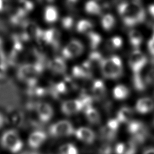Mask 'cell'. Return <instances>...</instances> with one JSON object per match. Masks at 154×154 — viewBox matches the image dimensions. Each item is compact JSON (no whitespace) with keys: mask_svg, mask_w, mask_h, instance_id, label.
Masks as SVG:
<instances>
[{"mask_svg":"<svg viewBox=\"0 0 154 154\" xmlns=\"http://www.w3.org/2000/svg\"><path fill=\"white\" fill-rule=\"evenodd\" d=\"M82 110H84V105L80 99L67 100L61 105V111L66 116L75 114Z\"/></svg>","mask_w":154,"mask_h":154,"instance_id":"obj_11","label":"cell"},{"mask_svg":"<svg viewBox=\"0 0 154 154\" xmlns=\"http://www.w3.org/2000/svg\"><path fill=\"white\" fill-rule=\"evenodd\" d=\"M85 10L88 14L92 15H99L102 13V7L97 1H90L85 3Z\"/></svg>","mask_w":154,"mask_h":154,"instance_id":"obj_21","label":"cell"},{"mask_svg":"<svg viewBox=\"0 0 154 154\" xmlns=\"http://www.w3.org/2000/svg\"><path fill=\"white\" fill-rule=\"evenodd\" d=\"M87 37L88 40L89 45L93 49H96L102 42L101 36L97 32L90 31L87 34Z\"/></svg>","mask_w":154,"mask_h":154,"instance_id":"obj_27","label":"cell"},{"mask_svg":"<svg viewBox=\"0 0 154 154\" xmlns=\"http://www.w3.org/2000/svg\"><path fill=\"white\" fill-rule=\"evenodd\" d=\"M127 130L131 135V140L136 145L143 144L148 136V129L141 121L132 120L128 123Z\"/></svg>","mask_w":154,"mask_h":154,"instance_id":"obj_4","label":"cell"},{"mask_svg":"<svg viewBox=\"0 0 154 154\" xmlns=\"http://www.w3.org/2000/svg\"><path fill=\"white\" fill-rule=\"evenodd\" d=\"M49 134L55 137L72 135L75 133L72 123L66 120H61L52 124L49 128Z\"/></svg>","mask_w":154,"mask_h":154,"instance_id":"obj_5","label":"cell"},{"mask_svg":"<svg viewBox=\"0 0 154 154\" xmlns=\"http://www.w3.org/2000/svg\"><path fill=\"white\" fill-rule=\"evenodd\" d=\"M44 70L42 62H30L20 64L17 70V78L27 84L37 79Z\"/></svg>","mask_w":154,"mask_h":154,"instance_id":"obj_2","label":"cell"},{"mask_svg":"<svg viewBox=\"0 0 154 154\" xmlns=\"http://www.w3.org/2000/svg\"><path fill=\"white\" fill-rule=\"evenodd\" d=\"M7 68V63L6 60L0 61V79H2L6 76Z\"/></svg>","mask_w":154,"mask_h":154,"instance_id":"obj_38","label":"cell"},{"mask_svg":"<svg viewBox=\"0 0 154 154\" xmlns=\"http://www.w3.org/2000/svg\"><path fill=\"white\" fill-rule=\"evenodd\" d=\"M6 122V119L3 114L0 112V129L2 128Z\"/></svg>","mask_w":154,"mask_h":154,"instance_id":"obj_43","label":"cell"},{"mask_svg":"<svg viewBox=\"0 0 154 154\" xmlns=\"http://www.w3.org/2000/svg\"><path fill=\"white\" fill-rule=\"evenodd\" d=\"M137 145L130 140L128 143H125V150L124 154H135L137 152Z\"/></svg>","mask_w":154,"mask_h":154,"instance_id":"obj_36","label":"cell"},{"mask_svg":"<svg viewBox=\"0 0 154 154\" xmlns=\"http://www.w3.org/2000/svg\"><path fill=\"white\" fill-rule=\"evenodd\" d=\"M100 70L103 76L106 78L112 79V73L109 58H103L100 65Z\"/></svg>","mask_w":154,"mask_h":154,"instance_id":"obj_28","label":"cell"},{"mask_svg":"<svg viewBox=\"0 0 154 154\" xmlns=\"http://www.w3.org/2000/svg\"><path fill=\"white\" fill-rule=\"evenodd\" d=\"M147 62L146 55L139 50L134 51L129 58V65L134 74L141 72Z\"/></svg>","mask_w":154,"mask_h":154,"instance_id":"obj_8","label":"cell"},{"mask_svg":"<svg viewBox=\"0 0 154 154\" xmlns=\"http://www.w3.org/2000/svg\"><path fill=\"white\" fill-rule=\"evenodd\" d=\"M47 138V134L42 131H34L30 134L28 138V144L30 147L35 149L40 147Z\"/></svg>","mask_w":154,"mask_h":154,"instance_id":"obj_13","label":"cell"},{"mask_svg":"<svg viewBox=\"0 0 154 154\" xmlns=\"http://www.w3.org/2000/svg\"><path fill=\"white\" fill-rule=\"evenodd\" d=\"M83 51L84 46L82 43L76 39H72L63 48L62 57L64 60L75 58L79 56Z\"/></svg>","mask_w":154,"mask_h":154,"instance_id":"obj_7","label":"cell"},{"mask_svg":"<svg viewBox=\"0 0 154 154\" xmlns=\"http://www.w3.org/2000/svg\"><path fill=\"white\" fill-rule=\"evenodd\" d=\"M115 22L114 17L109 13L103 15L101 19L102 26L106 31L111 30L114 27Z\"/></svg>","mask_w":154,"mask_h":154,"instance_id":"obj_30","label":"cell"},{"mask_svg":"<svg viewBox=\"0 0 154 154\" xmlns=\"http://www.w3.org/2000/svg\"><path fill=\"white\" fill-rule=\"evenodd\" d=\"M72 77L76 79H88L81 66H75L72 68Z\"/></svg>","mask_w":154,"mask_h":154,"instance_id":"obj_33","label":"cell"},{"mask_svg":"<svg viewBox=\"0 0 154 154\" xmlns=\"http://www.w3.org/2000/svg\"><path fill=\"white\" fill-rule=\"evenodd\" d=\"M93 23L91 21L87 19L80 20L76 25V31L80 33H88L91 31Z\"/></svg>","mask_w":154,"mask_h":154,"instance_id":"obj_29","label":"cell"},{"mask_svg":"<svg viewBox=\"0 0 154 154\" xmlns=\"http://www.w3.org/2000/svg\"><path fill=\"white\" fill-rule=\"evenodd\" d=\"M60 154H78L76 147L72 143H67L62 145L59 149Z\"/></svg>","mask_w":154,"mask_h":154,"instance_id":"obj_32","label":"cell"},{"mask_svg":"<svg viewBox=\"0 0 154 154\" xmlns=\"http://www.w3.org/2000/svg\"><path fill=\"white\" fill-rule=\"evenodd\" d=\"M48 69L57 75L64 74L67 70V65L64 59L61 57H55L48 63Z\"/></svg>","mask_w":154,"mask_h":154,"instance_id":"obj_12","label":"cell"},{"mask_svg":"<svg viewBox=\"0 0 154 154\" xmlns=\"http://www.w3.org/2000/svg\"><path fill=\"white\" fill-rule=\"evenodd\" d=\"M120 124V123L116 118L111 119L107 122V123L106 124V126L107 128H108L112 131L117 133V131L119 129Z\"/></svg>","mask_w":154,"mask_h":154,"instance_id":"obj_35","label":"cell"},{"mask_svg":"<svg viewBox=\"0 0 154 154\" xmlns=\"http://www.w3.org/2000/svg\"><path fill=\"white\" fill-rule=\"evenodd\" d=\"M3 60H6V57L4 51V42L0 37V61Z\"/></svg>","mask_w":154,"mask_h":154,"instance_id":"obj_41","label":"cell"},{"mask_svg":"<svg viewBox=\"0 0 154 154\" xmlns=\"http://www.w3.org/2000/svg\"><path fill=\"white\" fill-rule=\"evenodd\" d=\"M35 111L38 120L46 123L49 122L54 116V109L48 102H38L35 105Z\"/></svg>","mask_w":154,"mask_h":154,"instance_id":"obj_10","label":"cell"},{"mask_svg":"<svg viewBox=\"0 0 154 154\" xmlns=\"http://www.w3.org/2000/svg\"><path fill=\"white\" fill-rule=\"evenodd\" d=\"M148 10H149V13L150 14V16L153 18H154V4H152L149 5Z\"/></svg>","mask_w":154,"mask_h":154,"instance_id":"obj_44","label":"cell"},{"mask_svg":"<svg viewBox=\"0 0 154 154\" xmlns=\"http://www.w3.org/2000/svg\"><path fill=\"white\" fill-rule=\"evenodd\" d=\"M22 27L23 32L20 37L23 40L26 42L32 39L40 40L43 30L35 22L26 20Z\"/></svg>","mask_w":154,"mask_h":154,"instance_id":"obj_6","label":"cell"},{"mask_svg":"<svg viewBox=\"0 0 154 154\" xmlns=\"http://www.w3.org/2000/svg\"><path fill=\"white\" fill-rule=\"evenodd\" d=\"M136 110L142 114L147 113L154 109V101L149 97L139 99L135 105Z\"/></svg>","mask_w":154,"mask_h":154,"instance_id":"obj_16","label":"cell"},{"mask_svg":"<svg viewBox=\"0 0 154 154\" xmlns=\"http://www.w3.org/2000/svg\"><path fill=\"white\" fill-rule=\"evenodd\" d=\"M153 125H154V120H153Z\"/></svg>","mask_w":154,"mask_h":154,"instance_id":"obj_46","label":"cell"},{"mask_svg":"<svg viewBox=\"0 0 154 154\" xmlns=\"http://www.w3.org/2000/svg\"><path fill=\"white\" fill-rule=\"evenodd\" d=\"M143 154H154V148L153 147H150L148 149H146Z\"/></svg>","mask_w":154,"mask_h":154,"instance_id":"obj_45","label":"cell"},{"mask_svg":"<svg viewBox=\"0 0 154 154\" xmlns=\"http://www.w3.org/2000/svg\"><path fill=\"white\" fill-rule=\"evenodd\" d=\"M147 48L149 51V53L154 57V28H153V32L152 36L149 39L147 43Z\"/></svg>","mask_w":154,"mask_h":154,"instance_id":"obj_40","label":"cell"},{"mask_svg":"<svg viewBox=\"0 0 154 154\" xmlns=\"http://www.w3.org/2000/svg\"><path fill=\"white\" fill-rule=\"evenodd\" d=\"M129 40L131 45L135 48H137L142 43L143 37L140 32L132 29L129 32Z\"/></svg>","mask_w":154,"mask_h":154,"instance_id":"obj_23","label":"cell"},{"mask_svg":"<svg viewBox=\"0 0 154 154\" xmlns=\"http://www.w3.org/2000/svg\"><path fill=\"white\" fill-rule=\"evenodd\" d=\"M9 7L8 2L7 1L0 0V13L5 11Z\"/></svg>","mask_w":154,"mask_h":154,"instance_id":"obj_42","label":"cell"},{"mask_svg":"<svg viewBox=\"0 0 154 154\" xmlns=\"http://www.w3.org/2000/svg\"><path fill=\"white\" fill-rule=\"evenodd\" d=\"M123 44L122 38L119 36L110 38L106 42L107 48L109 50H116L120 48Z\"/></svg>","mask_w":154,"mask_h":154,"instance_id":"obj_31","label":"cell"},{"mask_svg":"<svg viewBox=\"0 0 154 154\" xmlns=\"http://www.w3.org/2000/svg\"><path fill=\"white\" fill-rule=\"evenodd\" d=\"M147 85H154V67L151 68L145 76Z\"/></svg>","mask_w":154,"mask_h":154,"instance_id":"obj_37","label":"cell"},{"mask_svg":"<svg viewBox=\"0 0 154 154\" xmlns=\"http://www.w3.org/2000/svg\"><path fill=\"white\" fill-rule=\"evenodd\" d=\"M133 84L134 88L138 91H142L145 89L147 84L146 82L145 77L142 76L141 72L134 74Z\"/></svg>","mask_w":154,"mask_h":154,"instance_id":"obj_26","label":"cell"},{"mask_svg":"<svg viewBox=\"0 0 154 154\" xmlns=\"http://www.w3.org/2000/svg\"><path fill=\"white\" fill-rule=\"evenodd\" d=\"M125 150V143H119L114 147L115 154H124Z\"/></svg>","mask_w":154,"mask_h":154,"instance_id":"obj_39","label":"cell"},{"mask_svg":"<svg viewBox=\"0 0 154 154\" xmlns=\"http://www.w3.org/2000/svg\"><path fill=\"white\" fill-rule=\"evenodd\" d=\"M43 18L48 23L56 22L58 19V11L57 7L52 5L46 6L43 12Z\"/></svg>","mask_w":154,"mask_h":154,"instance_id":"obj_18","label":"cell"},{"mask_svg":"<svg viewBox=\"0 0 154 154\" xmlns=\"http://www.w3.org/2000/svg\"><path fill=\"white\" fill-rule=\"evenodd\" d=\"M61 40L60 32L55 28H51L43 31L39 42L54 48L59 47Z\"/></svg>","mask_w":154,"mask_h":154,"instance_id":"obj_9","label":"cell"},{"mask_svg":"<svg viewBox=\"0 0 154 154\" xmlns=\"http://www.w3.org/2000/svg\"><path fill=\"white\" fill-rule=\"evenodd\" d=\"M134 112L132 109L128 106L122 107L117 113L116 119L121 123H128L132 120Z\"/></svg>","mask_w":154,"mask_h":154,"instance_id":"obj_19","label":"cell"},{"mask_svg":"<svg viewBox=\"0 0 154 154\" xmlns=\"http://www.w3.org/2000/svg\"><path fill=\"white\" fill-rule=\"evenodd\" d=\"M1 143L4 149L14 153L19 152L23 147V142L19 133L14 129H8L2 134Z\"/></svg>","mask_w":154,"mask_h":154,"instance_id":"obj_3","label":"cell"},{"mask_svg":"<svg viewBox=\"0 0 154 154\" xmlns=\"http://www.w3.org/2000/svg\"><path fill=\"white\" fill-rule=\"evenodd\" d=\"M129 93L128 88L123 85H117L113 90V96L115 99L123 100L126 99Z\"/></svg>","mask_w":154,"mask_h":154,"instance_id":"obj_25","label":"cell"},{"mask_svg":"<svg viewBox=\"0 0 154 154\" xmlns=\"http://www.w3.org/2000/svg\"><path fill=\"white\" fill-rule=\"evenodd\" d=\"M85 115L88 121L91 124H97L100 121V116L98 111L93 106L84 110Z\"/></svg>","mask_w":154,"mask_h":154,"instance_id":"obj_20","label":"cell"},{"mask_svg":"<svg viewBox=\"0 0 154 154\" xmlns=\"http://www.w3.org/2000/svg\"><path fill=\"white\" fill-rule=\"evenodd\" d=\"M112 73V79L120 78L123 73V66L121 59L117 55H112L109 58Z\"/></svg>","mask_w":154,"mask_h":154,"instance_id":"obj_17","label":"cell"},{"mask_svg":"<svg viewBox=\"0 0 154 154\" xmlns=\"http://www.w3.org/2000/svg\"><path fill=\"white\" fill-rule=\"evenodd\" d=\"M91 91L93 99L97 101L103 100L106 94L105 85L103 81L100 79H97L93 82Z\"/></svg>","mask_w":154,"mask_h":154,"instance_id":"obj_15","label":"cell"},{"mask_svg":"<svg viewBox=\"0 0 154 154\" xmlns=\"http://www.w3.org/2000/svg\"><path fill=\"white\" fill-rule=\"evenodd\" d=\"M103 58H103L100 52L97 51H93L90 54L87 61L93 69L95 67H100Z\"/></svg>","mask_w":154,"mask_h":154,"instance_id":"obj_22","label":"cell"},{"mask_svg":"<svg viewBox=\"0 0 154 154\" xmlns=\"http://www.w3.org/2000/svg\"><path fill=\"white\" fill-rule=\"evenodd\" d=\"M34 7V5L32 2L27 1H18L16 10L26 16L28 13L31 11Z\"/></svg>","mask_w":154,"mask_h":154,"instance_id":"obj_24","label":"cell"},{"mask_svg":"<svg viewBox=\"0 0 154 154\" xmlns=\"http://www.w3.org/2000/svg\"><path fill=\"white\" fill-rule=\"evenodd\" d=\"M118 13L123 23L129 27L142 23L146 19V12L140 1L122 2L117 5Z\"/></svg>","mask_w":154,"mask_h":154,"instance_id":"obj_1","label":"cell"},{"mask_svg":"<svg viewBox=\"0 0 154 154\" xmlns=\"http://www.w3.org/2000/svg\"><path fill=\"white\" fill-rule=\"evenodd\" d=\"M76 137L87 144H91L94 142L96 138V134L90 128L86 127H81L75 131Z\"/></svg>","mask_w":154,"mask_h":154,"instance_id":"obj_14","label":"cell"},{"mask_svg":"<svg viewBox=\"0 0 154 154\" xmlns=\"http://www.w3.org/2000/svg\"><path fill=\"white\" fill-rule=\"evenodd\" d=\"M74 25V20L71 16H66L61 19L62 27L67 30L72 29Z\"/></svg>","mask_w":154,"mask_h":154,"instance_id":"obj_34","label":"cell"}]
</instances>
